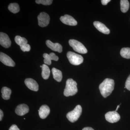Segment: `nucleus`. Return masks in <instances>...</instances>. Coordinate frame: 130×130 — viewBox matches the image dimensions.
<instances>
[{
    "instance_id": "18",
    "label": "nucleus",
    "mask_w": 130,
    "mask_h": 130,
    "mask_svg": "<svg viewBox=\"0 0 130 130\" xmlns=\"http://www.w3.org/2000/svg\"><path fill=\"white\" fill-rule=\"evenodd\" d=\"M52 72L54 79L58 82H61L63 78V75L60 70L53 68L52 69Z\"/></svg>"
},
{
    "instance_id": "2",
    "label": "nucleus",
    "mask_w": 130,
    "mask_h": 130,
    "mask_svg": "<svg viewBox=\"0 0 130 130\" xmlns=\"http://www.w3.org/2000/svg\"><path fill=\"white\" fill-rule=\"evenodd\" d=\"M78 92L77 83L72 78L68 79L66 83L64 94L67 97L75 95Z\"/></svg>"
},
{
    "instance_id": "13",
    "label": "nucleus",
    "mask_w": 130,
    "mask_h": 130,
    "mask_svg": "<svg viewBox=\"0 0 130 130\" xmlns=\"http://www.w3.org/2000/svg\"><path fill=\"white\" fill-rule=\"evenodd\" d=\"M46 43L47 46L53 51H57L59 53L62 52L63 47L59 43H54L49 40H47Z\"/></svg>"
},
{
    "instance_id": "9",
    "label": "nucleus",
    "mask_w": 130,
    "mask_h": 130,
    "mask_svg": "<svg viewBox=\"0 0 130 130\" xmlns=\"http://www.w3.org/2000/svg\"><path fill=\"white\" fill-rule=\"evenodd\" d=\"M0 60L2 63L8 66L13 67L15 65L14 61L11 58L2 52L0 53Z\"/></svg>"
},
{
    "instance_id": "15",
    "label": "nucleus",
    "mask_w": 130,
    "mask_h": 130,
    "mask_svg": "<svg viewBox=\"0 0 130 130\" xmlns=\"http://www.w3.org/2000/svg\"><path fill=\"white\" fill-rule=\"evenodd\" d=\"M43 58H44V62L46 64L50 65L51 64V60H53L57 61L59 59V58L56 56L55 54L51 53L48 54H43Z\"/></svg>"
},
{
    "instance_id": "3",
    "label": "nucleus",
    "mask_w": 130,
    "mask_h": 130,
    "mask_svg": "<svg viewBox=\"0 0 130 130\" xmlns=\"http://www.w3.org/2000/svg\"><path fill=\"white\" fill-rule=\"evenodd\" d=\"M82 112V108L79 105H77L72 111L68 113L66 117L70 122L74 123L79 119Z\"/></svg>"
},
{
    "instance_id": "20",
    "label": "nucleus",
    "mask_w": 130,
    "mask_h": 130,
    "mask_svg": "<svg viewBox=\"0 0 130 130\" xmlns=\"http://www.w3.org/2000/svg\"><path fill=\"white\" fill-rule=\"evenodd\" d=\"M2 97L4 100H8L10 99L12 91L11 89L7 87H4L2 89Z\"/></svg>"
},
{
    "instance_id": "1",
    "label": "nucleus",
    "mask_w": 130,
    "mask_h": 130,
    "mask_svg": "<svg viewBox=\"0 0 130 130\" xmlns=\"http://www.w3.org/2000/svg\"><path fill=\"white\" fill-rule=\"evenodd\" d=\"M115 83L113 79L106 78L99 86L101 94L106 98L111 94L114 88Z\"/></svg>"
},
{
    "instance_id": "28",
    "label": "nucleus",
    "mask_w": 130,
    "mask_h": 130,
    "mask_svg": "<svg viewBox=\"0 0 130 130\" xmlns=\"http://www.w3.org/2000/svg\"><path fill=\"white\" fill-rule=\"evenodd\" d=\"M3 115H4V114H3V112L2 110L1 109L0 110V121H1L2 120Z\"/></svg>"
},
{
    "instance_id": "16",
    "label": "nucleus",
    "mask_w": 130,
    "mask_h": 130,
    "mask_svg": "<svg viewBox=\"0 0 130 130\" xmlns=\"http://www.w3.org/2000/svg\"><path fill=\"white\" fill-rule=\"evenodd\" d=\"M93 24L98 30L103 34L108 35L110 33L109 29L102 23L99 21H95L94 22Z\"/></svg>"
},
{
    "instance_id": "26",
    "label": "nucleus",
    "mask_w": 130,
    "mask_h": 130,
    "mask_svg": "<svg viewBox=\"0 0 130 130\" xmlns=\"http://www.w3.org/2000/svg\"><path fill=\"white\" fill-rule=\"evenodd\" d=\"M9 130H20L18 128V126L14 124L12 125L9 128Z\"/></svg>"
},
{
    "instance_id": "8",
    "label": "nucleus",
    "mask_w": 130,
    "mask_h": 130,
    "mask_svg": "<svg viewBox=\"0 0 130 130\" xmlns=\"http://www.w3.org/2000/svg\"><path fill=\"white\" fill-rule=\"evenodd\" d=\"M105 117L107 121L112 123L118 122L120 119L119 114L115 111L108 112L105 114Z\"/></svg>"
},
{
    "instance_id": "29",
    "label": "nucleus",
    "mask_w": 130,
    "mask_h": 130,
    "mask_svg": "<svg viewBox=\"0 0 130 130\" xmlns=\"http://www.w3.org/2000/svg\"><path fill=\"white\" fill-rule=\"evenodd\" d=\"M82 130H94L91 127H87L84 128Z\"/></svg>"
},
{
    "instance_id": "12",
    "label": "nucleus",
    "mask_w": 130,
    "mask_h": 130,
    "mask_svg": "<svg viewBox=\"0 0 130 130\" xmlns=\"http://www.w3.org/2000/svg\"><path fill=\"white\" fill-rule=\"evenodd\" d=\"M26 86L31 90L37 91L39 89V86L36 81L32 78H26L25 80Z\"/></svg>"
},
{
    "instance_id": "11",
    "label": "nucleus",
    "mask_w": 130,
    "mask_h": 130,
    "mask_svg": "<svg viewBox=\"0 0 130 130\" xmlns=\"http://www.w3.org/2000/svg\"><path fill=\"white\" fill-rule=\"evenodd\" d=\"M60 21L65 24L70 26H76L77 24V22L72 16L65 14L64 16H62L60 18Z\"/></svg>"
},
{
    "instance_id": "27",
    "label": "nucleus",
    "mask_w": 130,
    "mask_h": 130,
    "mask_svg": "<svg viewBox=\"0 0 130 130\" xmlns=\"http://www.w3.org/2000/svg\"><path fill=\"white\" fill-rule=\"evenodd\" d=\"M102 4L103 5H106L108 3L111 1L110 0H102Z\"/></svg>"
},
{
    "instance_id": "25",
    "label": "nucleus",
    "mask_w": 130,
    "mask_h": 130,
    "mask_svg": "<svg viewBox=\"0 0 130 130\" xmlns=\"http://www.w3.org/2000/svg\"><path fill=\"white\" fill-rule=\"evenodd\" d=\"M126 88L130 91V75L126 79L125 84Z\"/></svg>"
},
{
    "instance_id": "21",
    "label": "nucleus",
    "mask_w": 130,
    "mask_h": 130,
    "mask_svg": "<svg viewBox=\"0 0 130 130\" xmlns=\"http://www.w3.org/2000/svg\"><path fill=\"white\" fill-rule=\"evenodd\" d=\"M121 10L123 13L128 11L129 8V3L128 0H121L120 1Z\"/></svg>"
},
{
    "instance_id": "17",
    "label": "nucleus",
    "mask_w": 130,
    "mask_h": 130,
    "mask_svg": "<svg viewBox=\"0 0 130 130\" xmlns=\"http://www.w3.org/2000/svg\"><path fill=\"white\" fill-rule=\"evenodd\" d=\"M39 115L41 118L44 119L47 118L50 113V109L48 106L46 105H43L40 107L38 110Z\"/></svg>"
},
{
    "instance_id": "30",
    "label": "nucleus",
    "mask_w": 130,
    "mask_h": 130,
    "mask_svg": "<svg viewBox=\"0 0 130 130\" xmlns=\"http://www.w3.org/2000/svg\"><path fill=\"white\" fill-rule=\"evenodd\" d=\"M120 105H121V104H120V105H118V106H117V108H116V110H115V111H118V109L119 108V107L120 106Z\"/></svg>"
},
{
    "instance_id": "24",
    "label": "nucleus",
    "mask_w": 130,
    "mask_h": 130,
    "mask_svg": "<svg viewBox=\"0 0 130 130\" xmlns=\"http://www.w3.org/2000/svg\"><path fill=\"white\" fill-rule=\"evenodd\" d=\"M53 1L52 0H37L36 3L38 4H41L42 5L48 6L52 4Z\"/></svg>"
},
{
    "instance_id": "14",
    "label": "nucleus",
    "mask_w": 130,
    "mask_h": 130,
    "mask_svg": "<svg viewBox=\"0 0 130 130\" xmlns=\"http://www.w3.org/2000/svg\"><path fill=\"white\" fill-rule=\"evenodd\" d=\"M29 111V107L25 104L18 105L15 109V113L19 116H23Z\"/></svg>"
},
{
    "instance_id": "31",
    "label": "nucleus",
    "mask_w": 130,
    "mask_h": 130,
    "mask_svg": "<svg viewBox=\"0 0 130 130\" xmlns=\"http://www.w3.org/2000/svg\"><path fill=\"white\" fill-rule=\"evenodd\" d=\"M42 66H40V67H41L42 68Z\"/></svg>"
},
{
    "instance_id": "7",
    "label": "nucleus",
    "mask_w": 130,
    "mask_h": 130,
    "mask_svg": "<svg viewBox=\"0 0 130 130\" xmlns=\"http://www.w3.org/2000/svg\"><path fill=\"white\" fill-rule=\"evenodd\" d=\"M38 25L41 27L47 26L49 24L50 18L46 13L42 12L38 16Z\"/></svg>"
},
{
    "instance_id": "22",
    "label": "nucleus",
    "mask_w": 130,
    "mask_h": 130,
    "mask_svg": "<svg viewBox=\"0 0 130 130\" xmlns=\"http://www.w3.org/2000/svg\"><path fill=\"white\" fill-rule=\"evenodd\" d=\"M8 9L9 11L13 13H16L19 12V6L18 3H11L8 6Z\"/></svg>"
},
{
    "instance_id": "19",
    "label": "nucleus",
    "mask_w": 130,
    "mask_h": 130,
    "mask_svg": "<svg viewBox=\"0 0 130 130\" xmlns=\"http://www.w3.org/2000/svg\"><path fill=\"white\" fill-rule=\"evenodd\" d=\"M42 66V77L44 79H48L50 74V71L49 68L45 64H43Z\"/></svg>"
},
{
    "instance_id": "4",
    "label": "nucleus",
    "mask_w": 130,
    "mask_h": 130,
    "mask_svg": "<svg viewBox=\"0 0 130 130\" xmlns=\"http://www.w3.org/2000/svg\"><path fill=\"white\" fill-rule=\"evenodd\" d=\"M67 57L70 63L74 66H78L83 62L84 58L83 56L71 51L68 52Z\"/></svg>"
},
{
    "instance_id": "6",
    "label": "nucleus",
    "mask_w": 130,
    "mask_h": 130,
    "mask_svg": "<svg viewBox=\"0 0 130 130\" xmlns=\"http://www.w3.org/2000/svg\"><path fill=\"white\" fill-rule=\"evenodd\" d=\"M14 40L16 43L20 46V48L22 51L28 52L30 51V46L28 44V41L25 38L17 36L15 37Z\"/></svg>"
},
{
    "instance_id": "10",
    "label": "nucleus",
    "mask_w": 130,
    "mask_h": 130,
    "mask_svg": "<svg viewBox=\"0 0 130 130\" xmlns=\"http://www.w3.org/2000/svg\"><path fill=\"white\" fill-rule=\"evenodd\" d=\"M11 42L10 38L6 33H0V44L5 48H8L11 46Z\"/></svg>"
},
{
    "instance_id": "23",
    "label": "nucleus",
    "mask_w": 130,
    "mask_h": 130,
    "mask_svg": "<svg viewBox=\"0 0 130 130\" xmlns=\"http://www.w3.org/2000/svg\"><path fill=\"white\" fill-rule=\"evenodd\" d=\"M122 57L125 59H130V48H123L120 52Z\"/></svg>"
},
{
    "instance_id": "5",
    "label": "nucleus",
    "mask_w": 130,
    "mask_h": 130,
    "mask_svg": "<svg viewBox=\"0 0 130 130\" xmlns=\"http://www.w3.org/2000/svg\"><path fill=\"white\" fill-rule=\"evenodd\" d=\"M70 46L72 47L74 51L79 53H87L88 50L81 43L75 40H70L69 41Z\"/></svg>"
}]
</instances>
